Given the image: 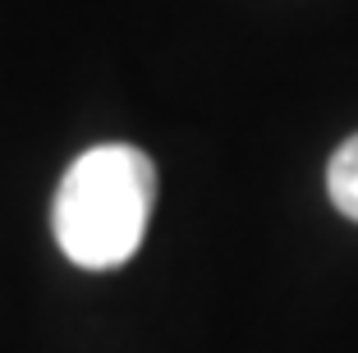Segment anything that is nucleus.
I'll return each mask as SVG.
<instances>
[{"instance_id":"nucleus-1","label":"nucleus","mask_w":358,"mask_h":353,"mask_svg":"<svg viewBox=\"0 0 358 353\" xmlns=\"http://www.w3.org/2000/svg\"><path fill=\"white\" fill-rule=\"evenodd\" d=\"M157 202V166L129 143H101L64 170L55 188V243L83 271H115L143 248Z\"/></svg>"},{"instance_id":"nucleus-2","label":"nucleus","mask_w":358,"mask_h":353,"mask_svg":"<svg viewBox=\"0 0 358 353\" xmlns=\"http://www.w3.org/2000/svg\"><path fill=\"white\" fill-rule=\"evenodd\" d=\"M327 193H331V202H336L340 216L358 220V134L349 138V143H340L336 156H331V166H327Z\"/></svg>"}]
</instances>
